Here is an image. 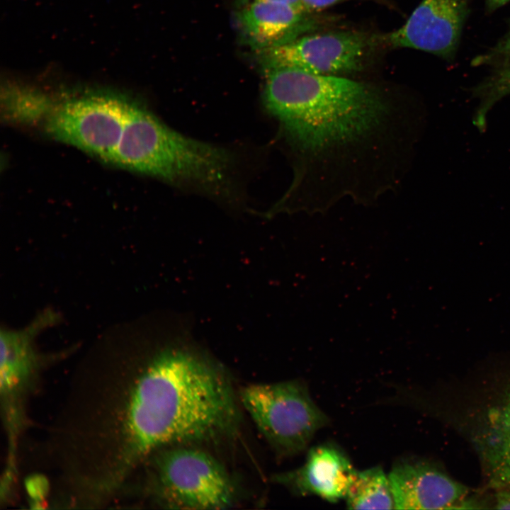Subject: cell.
Returning a JSON list of instances; mask_svg holds the SVG:
<instances>
[{
	"mask_svg": "<svg viewBox=\"0 0 510 510\" xmlns=\"http://www.w3.org/2000/svg\"><path fill=\"white\" fill-rule=\"evenodd\" d=\"M371 40L358 31H331L299 36L256 52L263 69L290 67L317 74L341 76L363 68Z\"/></svg>",
	"mask_w": 510,
	"mask_h": 510,
	"instance_id": "7",
	"label": "cell"
},
{
	"mask_svg": "<svg viewBox=\"0 0 510 510\" xmlns=\"http://www.w3.org/2000/svg\"><path fill=\"white\" fill-rule=\"evenodd\" d=\"M395 509H448L467 504V489L436 467L400 461L389 475Z\"/></svg>",
	"mask_w": 510,
	"mask_h": 510,
	"instance_id": "9",
	"label": "cell"
},
{
	"mask_svg": "<svg viewBox=\"0 0 510 510\" xmlns=\"http://www.w3.org/2000/svg\"><path fill=\"white\" fill-rule=\"evenodd\" d=\"M130 103L111 94L69 99L52 110L46 130L57 140L110 162Z\"/></svg>",
	"mask_w": 510,
	"mask_h": 510,
	"instance_id": "6",
	"label": "cell"
},
{
	"mask_svg": "<svg viewBox=\"0 0 510 510\" xmlns=\"http://www.w3.org/2000/svg\"><path fill=\"white\" fill-rule=\"evenodd\" d=\"M263 70L265 106L312 184H339L342 195H354L394 147L398 108L375 87L342 76Z\"/></svg>",
	"mask_w": 510,
	"mask_h": 510,
	"instance_id": "1",
	"label": "cell"
},
{
	"mask_svg": "<svg viewBox=\"0 0 510 510\" xmlns=\"http://www.w3.org/2000/svg\"><path fill=\"white\" fill-rule=\"evenodd\" d=\"M345 499L352 509H395L389 476L380 467L357 471Z\"/></svg>",
	"mask_w": 510,
	"mask_h": 510,
	"instance_id": "14",
	"label": "cell"
},
{
	"mask_svg": "<svg viewBox=\"0 0 510 510\" xmlns=\"http://www.w3.org/2000/svg\"><path fill=\"white\" fill-rule=\"evenodd\" d=\"M357 470L339 448L322 444L311 448L300 468L274 477L293 493L314 494L331 502L345 498Z\"/></svg>",
	"mask_w": 510,
	"mask_h": 510,
	"instance_id": "10",
	"label": "cell"
},
{
	"mask_svg": "<svg viewBox=\"0 0 510 510\" xmlns=\"http://www.w3.org/2000/svg\"><path fill=\"white\" fill-rule=\"evenodd\" d=\"M157 472L159 492L169 508L225 509L236 501L230 475L220 461L202 450H167L159 459Z\"/></svg>",
	"mask_w": 510,
	"mask_h": 510,
	"instance_id": "5",
	"label": "cell"
},
{
	"mask_svg": "<svg viewBox=\"0 0 510 510\" xmlns=\"http://www.w3.org/2000/svg\"><path fill=\"white\" fill-rule=\"evenodd\" d=\"M26 487L28 495L33 500V508L43 509L42 499L48 490V483L45 477L40 475L30 476L26 481Z\"/></svg>",
	"mask_w": 510,
	"mask_h": 510,
	"instance_id": "17",
	"label": "cell"
},
{
	"mask_svg": "<svg viewBox=\"0 0 510 510\" xmlns=\"http://www.w3.org/2000/svg\"><path fill=\"white\" fill-rule=\"evenodd\" d=\"M468 0H422L397 30L383 39L394 47H408L442 57L458 46Z\"/></svg>",
	"mask_w": 510,
	"mask_h": 510,
	"instance_id": "8",
	"label": "cell"
},
{
	"mask_svg": "<svg viewBox=\"0 0 510 510\" xmlns=\"http://www.w3.org/2000/svg\"><path fill=\"white\" fill-rule=\"evenodd\" d=\"M348 0H301L304 11L308 13L318 12Z\"/></svg>",
	"mask_w": 510,
	"mask_h": 510,
	"instance_id": "19",
	"label": "cell"
},
{
	"mask_svg": "<svg viewBox=\"0 0 510 510\" xmlns=\"http://www.w3.org/2000/svg\"><path fill=\"white\" fill-rule=\"evenodd\" d=\"M252 1H266V2L284 4L290 5L295 8H297L298 9L304 11L302 6L301 0H240L242 5L246 4V3L252 2Z\"/></svg>",
	"mask_w": 510,
	"mask_h": 510,
	"instance_id": "21",
	"label": "cell"
},
{
	"mask_svg": "<svg viewBox=\"0 0 510 510\" xmlns=\"http://www.w3.org/2000/svg\"><path fill=\"white\" fill-rule=\"evenodd\" d=\"M510 57V30L503 40L484 58L487 60L493 59H506Z\"/></svg>",
	"mask_w": 510,
	"mask_h": 510,
	"instance_id": "18",
	"label": "cell"
},
{
	"mask_svg": "<svg viewBox=\"0 0 510 510\" xmlns=\"http://www.w3.org/2000/svg\"><path fill=\"white\" fill-rule=\"evenodd\" d=\"M307 14L284 4L252 1L242 4L237 15L241 40L254 51L285 44L309 28Z\"/></svg>",
	"mask_w": 510,
	"mask_h": 510,
	"instance_id": "11",
	"label": "cell"
},
{
	"mask_svg": "<svg viewBox=\"0 0 510 510\" xmlns=\"http://www.w3.org/2000/svg\"><path fill=\"white\" fill-rule=\"evenodd\" d=\"M239 400L261 435L281 456L303 451L329 422L306 386L296 380L249 385L241 390Z\"/></svg>",
	"mask_w": 510,
	"mask_h": 510,
	"instance_id": "4",
	"label": "cell"
},
{
	"mask_svg": "<svg viewBox=\"0 0 510 510\" xmlns=\"http://www.w3.org/2000/svg\"><path fill=\"white\" fill-rule=\"evenodd\" d=\"M4 96L6 116L18 122L36 121L52 110L45 94L29 88L7 86Z\"/></svg>",
	"mask_w": 510,
	"mask_h": 510,
	"instance_id": "15",
	"label": "cell"
},
{
	"mask_svg": "<svg viewBox=\"0 0 510 510\" xmlns=\"http://www.w3.org/2000/svg\"><path fill=\"white\" fill-rule=\"evenodd\" d=\"M240 412L221 368L183 345L157 354L138 377L127 404L125 436L132 459L166 445L231 436Z\"/></svg>",
	"mask_w": 510,
	"mask_h": 510,
	"instance_id": "2",
	"label": "cell"
},
{
	"mask_svg": "<svg viewBox=\"0 0 510 510\" xmlns=\"http://www.w3.org/2000/svg\"><path fill=\"white\" fill-rule=\"evenodd\" d=\"M510 0H487V6L490 9H496L506 4Z\"/></svg>",
	"mask_w": 510,
	"mask_h": 510,
	"instance_id": "22",
	"label": "cell"
},
{
	"mask_svg": "<svg viewBox=\"0 0 510 510\" xmlns=\"http://www.w3.org/2000/svg\"><path fill=\"white\" fill-rule=\"evenodd\" d=\"M54 317L46 313L23 329L1 332V391L9 395L16 390L29 376L37 357L33 342L40 331L52 323Z\"/></svg>",
	"mask_w": 510,
	"mask_h": 510,
	"instance_id": "12",
	"label": "cell"
},
{
	"mask_svg": "<svg viewBox=\"0 0 510 510\" xmlns=\"http://www.w3.org/2000/svg\"><path fill=\"white\" fill-rule=\"evenodd\" d=\"M110 162L175 184L225 193L234 166L226 149L187 137L131 101Z\"/></svg>",
	"mask_w": 510,
	"mask_h": 510,
	"instance_id": "3",
	"label": "cell"
},
{
	"mask_svg": "<svg viewBox=\"0 0 510 510\" xmlns=\"http://www.w3.org/2000/svg\"><path fill=\"white\" fill-rule=\"evenodd\" d=\"M484 98L482 109L477 118V125L483 124L484 115L494 102L510 94V64L501 69L480 89Z\"/></svg>",
	"mask_w": 510,
	"mask_h": 510,
	"instance_id": "16",
	"label": "cell"
},
{
	"mask_svg": "<svg viewBox=\"0 0 510 510\" xmlns=\"http://www.w3.org/2000/svg\"><path fill=\"white\" fill-rule=\"evenodd\" d=\"M495 508L510 509V489L499 492L495 502Z\"/></svg>",
	"mask_w": 510,
	"mask_h": 510,
	"instance_id": "20",
	"label": "cell"
},
{
	"mask_svg": "<svg viewBox=\"0 0 510 510\" xmlns=\"http://www.w3.org/2000/svg\"><path fill=\"white\" fill-rule=\"evenodd\" d=\"M485 453L493 480L510 489V392L491 418Z\"/></svg>",
	"mask_w": 510,
	"mask_h": 510,
	"instance_id": "13",
	"label": "cell"
}]
</instances>
